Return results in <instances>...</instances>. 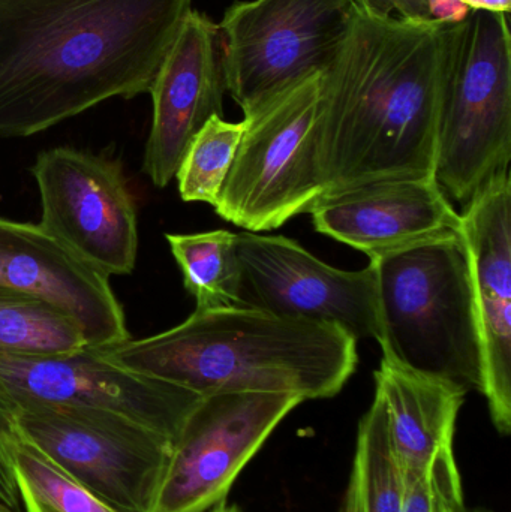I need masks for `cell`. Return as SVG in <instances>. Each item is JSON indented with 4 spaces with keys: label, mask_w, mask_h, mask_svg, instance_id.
Instances as JSON below:
<instances>
[{
    "label": "cell",
    "mask_w": 511,
    "mask_h": 512,
    "mask_svg": "<svg viewBox=\"0 0 511 512\" xmlns=\"http://www.w3.org/2000/svg\"><path fill=\"white\" fill-rule=\"evenodd\" d=\"M194 0H0V137L149 93Z\"/></svg>",
    "instance_id": "6da1fadb"
},
{
    "label": "cell",
    "mask_w": 511,
    "mask_h": 512,
    "mask_svg": "<svg viewBox=\"0 0 511 512\" xmlns=\"http://www.w3.org/2000/svg\"><path fill=\"white\" fill-rule=\"evenodd\" d=\"M458 27L360 12L323 74L315 144L326 194L434 177Z\"/></svg>",
    "instance_id": "7a4b0ae2"
},
{
    "label": "cell",
    "mask_w": 511,
    "mask_h": 512,
    "mask_svg": "<svg viewBox=\"0 0 511 512\" xmlns=\"http://www.w3.org/2000/svg\"><path fill=\"white\" fill-rule=\"evenodd\" d=\"M101 352L200 396L258 391L303 402L341 393L359 364L357 340L339 325L236 306L197 309L164 333Z\"/></svg>",
    "instance_id": "3957f363"
},
{
    "label": "cell",
    "mask_w": 511,
    "mask_h": 512,
    "mask_svg": "<svg viewBox=\"0 0 511 512\" xmlns=\"http://www.w3.org/2000/svg\"><path fill=\"white\" fill-rule=\"evenodd\" d=\"M384 360L462 388L485 390L482 339L462 233L369 259Z\"/></svg>",
    "instance_id": "277c9868"
},
{
    "label": "cell",
    "mask_w": 511,
    "mask_h": 512,
    "mask_svg": "<svg viewBox=\"0 0 511 512\" xmlns=\"http://www.w3.org/2000/svg\"><path fill=\"white\" fill-rule=\"evenodd\" d=\"M506 12L471 11L459 23L438 117L434 179L470 204L510 173L511 35Z\"/></svg>",
    "instance_id": "5b68a950"
},
{
    "label": "cell",
    "mask_w": 511,
    "mask_h": 512,
    "mask_svg": "<svg viewBox=\"0 0 511 512\" xmlns=\"http://www.w3.org/2000/svg\"><path fill=\"white\" fill-rule=\"evenodd\" d=\"M324 72L309 75L243 111V134L215 212L251 231L278 230L326 194L315 125Z\"/></svg>",
    "instance_id": "8992f818"
},
{
    "label": "cell",
    "mask_w": 511,
    "mask_h": 512,
    "mask_svg": "<svg viewBox=\"0 0 511 512\" xmlns=\"http://www.w3.org/2000/svg\"><path fill=\"white\" fill-rule=\"evenodd\" d=\"M14 427L116 512H155L174 441L113 412L18 405Z\"/></svg>",
    "instance_id": "52a82bcc"
},
{
    "label": "cell",
    "mask_w": 511,
    "mask_h": 512,
    "mask_svg": "<svg viewBox=\"0 0 511 512\" xmlns=\"http://www.w3.org/2000/svg\"><path fill=\"white\" fill-rule=\"evenodd\" d=\"M359 14L354 0L234 2L218 24L225 92L246 111L326 71Z\"/></svg>",
    "instance_id": "ba28073f"
},
{
    "label": "cell",
    "mask_w": 511,
    "mask_h": 512,
    "mask_svg": "<svg viewBox=\"0 0 511 512\" xmlns=\"http://www.w3.org/2000/svg\"><path fill=\"white\" fill-rule=\"evenodd\" d=\"M303 403L288 393L203 396L174 441L155 512H210L264 442Z\"/></svg>",
    "instance_id": "9c48e42d"
},
{
    "label": "cell",
    "mask_w": 511,
    "mask_h": 512,
    "mask_svg": "<svg viewBox=\"0 0 511 512\" xmlns=\"http://www.w3.org/2000/svg\"><path fill=\"white\" fill-rule=\"evenodd\" d=\"M30 173L41 195L44 230L105 276L134 271L137 207L119 161L56 147L39 153Z\"/></svg>",
    "instance_id": "30bf717a"
},
{
    "label": "cell",
    "mask_w": 511,
    "mask_h": 512,
    "mask_svg": "<svg viewBox=\"0 0 511 512\" xmlns=\"http://www.w3.org/2000/svg\"><path fill=\"white\" fill-rule=\"evenodd\" d=\"M203 396L162 379L132 372L101 349L26 357L0 352V400L113 412L176 441Z\"/></svg>",
    "instance_id": "8fae6325"
},
{
    "label": "cell",
    "mask_w": 511,
    "mask_h": 512,
    "mask_svg": "<svg viewBox=\"0 0 511 512\" xmlns=\"http://www.w3.org/2000/svg\"><path fill=\"white\" fill-rule=\"evenodd\" d=\"M240 280L236 307L339 325L359 342L377 339L372 265L341 270L282 236L236 234Z\"/></svg>",
    "instance_id": "7c38bea8"
},
{
    "label": "cell",
    "mask_w": 511,
    "mask_h": 512,
    "mask_svg": "<svg viewBox=\"0 0 511 512\" xmlns=\"http://www.w3.org/2000/svg\"><path fill=\"white\" fill-rule=\"evenodd\" d=\"M152 129L143 171L165 188L200 129L213 116L224 117V72L218 24L191 9L159 66L149 89Z\"/></svg>",
    "instance_id": "4fadbf2b"
},
{
    "label": "cell",
    "mask_w": 511,
    "mask_h": 512,
    "mask_svg": "<svg viewBox=\"0 0 511 512\" xmlns=\"http://www.w3.org/2000/svg\"><path fill=\"white\" fill-rule=\"evenodd\" d=\"M485 369V396L500 435L511 430V180L495 177L461 215Z\"/></svg>",
    "instance_id": "5bb4252c"
},
{
    "label": "cell",
    "mask_w": 511,
    "mask_h": 512,
    "mask_svg": "<svg viewBox=\"0 0 511 512\" xmlns=\"http://www.w3.org/2000/svg\"><path fill=\"white\" fill-rule=\"evenodd\" d=\"M0 286L65 309L89 348L107 349L131 339L110 277L81 261L39 224L0 216Z\"/></svg>",
    "instance_id": "9a60e30c"
},
{
    "label": "cell",
    "mask_w": 511,
    "mask_h": 512,
    "mask_svg": "<svg viewBox=\"0 0 511 512\" xmlns=\"http://www.w3.org/2000/svg\"><path fill=\"white\" fill-rule=\"evenodd\" d=\"M309 213L318 233L369 259L461 233V213L434 177L386 180L330 192Z\"/></svg>",
    "instance_id": "2e32d148"
},
{
    "label": "cell",
    "mask_w": 511,
    "mask_h": 512,
    "mask_svg": "<svg viewBox=\"0 0 511 512\" xmlns=\"http://www.w3.org/2000/svg\"><path fill=\"white\" fill-rule=\"evenodd\" d=\"M374 379V402L383 412L404 480H410L440 451L453 447L456 421L467 393L384 358Z\"/></svg>",
    "instance_id": "e0dca14e"
},
{
    "label": "cell",
    "mask_w": 511,
    "mask_h": 512,
    "mask_svg": "<svg viewBox=\"0 0 511 512\" xmlns=\"http://www.w3.org/2000/svg\"><path fill=\"white\" fill-rule=\"evenodd\" d=\"M405 480L383 412L372 400L359 423L341 512H402Z\"/></svg>",
    "instance_id": "ac0fdd59"
},
{
    "label": "cell",
    "mask_w": 511,
    "mask_h": 512,
    "mask_svg": "<svg viewBox=\"0 0 511 512\" xmlns=\"http://www.w3.org/2000/svg\"><path fill=\"white\" fill-rule=\"evenodd\" d=\"M83 330L62 307L0 286V352L47 357L86 348Z\"/></svg>",
    "instance_id": "d6986e66"
},
{
    "label": "cell",
    "mask_w": 511,
    "mask_h": 512,
    "mask_svg": "<svg viewBox=\"0 0 511 512\" xmlns=\"http://www.w3.org/2000/svg\"><path fill=\"white\" fill-rule=\"evenodd\" d=\"M236 234L215 230L165 236L198 310L236 306L240 280Z\"/></svg>",
    "instance_id": "ffe728a7"
},
{
    "label": "cell",
    "mask_w": 511,
    "mask_h": 512,
    "mask_svg": "<svg viewBox=\"0 0 511 512\" xmlns=\"http://www.w3.org/2000/svg\"><path fill=\"white\" fill-rule=\"evenodd\" d=\"M9 459L24 512H116L17 430L9 439Z\"/></svg>",
    "instance_id": "44dd1931"
},
{
    "label": "cell",
    "mask_w": 511,
    "mask_h": 512,
    "mask_svg": "<svg viewBox=\"0 0 511 512\" xmlns=\"http://www.w3.org/2000/svg\"><path fill=\"white\" fill-rule=\"evenodd\" d=\"M242 134L243 122H227L221 116H213L200 129L174 177L183 201L215 206Z\"/></svg>",
    "instance_id": "7402d4cb"
},
{
    "label": "cell",
    "mask_w": 511,
    "mask_h": 512,
    "mask_svg": "<svg viewBox=\"0 0 511 512\" xmlns=\"http://www.w3.org/2000/svg\"><path fill=\"white\" fill-rule=\"evenodd\" d=\"M402 512H467L453 447L440 451L417 477L405 480Z\"/></svg>",
    "instance_id": "603a6c76"
},
{
    "label": "cell",
    "mask_w": 511,
    "mask_h": 512,
    "mask_svg": "<svg viewBox=\"0 0 511 512\" xmlns=\"http://www.w3.org/2000/svg\"><path fill=\"white\" fill-rule=\"evenodd\" d=\"M14 430V412L0 400V512H24L9 459V439Z\"/></svg>",
    "instance_id": "cb8c5ba5"
},
{
    "label": "cell",
    "mask_w": 511,
    "mask_h": 512,
    "mask_svg": "<svg viewBox=\"0 0 511 512\" xmlns=\"http://www.w3.org/2000/svg\"><path fill=\"white\" fill-rule=\"evenodd\" d=\"M363 14L375 18L396 17L407 20L431 21L429 2L431 0H354Z\"/></svg>",
    "instance_id": "d4e9b609"
},
{
    "label": "cell",
    "mask_w": 511,
    "mask_h": 512,
    "mask_svg": "<svg viewBox=\"0 0 511 512\" xmlns=\"http://www.w3.org/2000/svg\"><path fill=\"white\" fill-rule=\"evenodd\" d=\"M471 11L506 12L509 14L511 0H461Z\"/></svg>",
    "instance_id": "484cf974"
},
{
    "label": "cell",
    "mask_w": 511,
    "mask_h": 512,
    "mask_svg": "<svg viewBox=\"0 0 511 512\" xmlns=\"http://www.w3.org/2000/svg\"><path fill=\"white\" fill-rule=\"evenodd\" d=\"M210 512H240V511H239V508L227 507V505L222 504V505H219V507H216L215 510H212Z\"/></svg>",
    "instance_id": "4316f807"
},
{
    "label": "cell",
    "mask_w": 511,
    "mask_h": 512,
    "mask_svg": "<svg viewBox=\"0 0 511 512\" xmlns=\"http://www.w3.org/2000/svg\"><path fill=\"white\" fill-rule=\"evenodd\" d=\"M467 512H494V511L488 510V508H471V510H467Z\"/></svg>",
    "instance_id": "83f0119b"
}]
</instances>
